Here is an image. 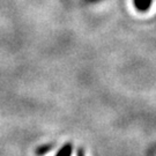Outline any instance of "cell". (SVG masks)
<instances>
[{
    "mask_svg": "<svg viewBox=\"0 0 156 156\" xmlns=\"http://www.w3.org/2000/svg\"><path fill=\"white\" fill-rule=\"evenodd\" d=\"M71 154H72V145L67 144V145H65L62 149L59 151V153L57 154V156H71Z\"/></svg>",
    "mask_w": 156,
    "mask_h": 156,
    "instance_id": "7a4b0ae2",
    "label": "cell"
},
{
    "mask_svg": "<svg viewBox=\"0 0 156 156\" xmlns=\"http://www.w3.org/2000/svg\"><path fill=\"white\" fill-rule=\"evenodd\" d=\"M134 4H135L138 9L145 12L151 7V0H134Z\"/></svg>",
    "mask_w": 156,
    "mask_h": 156,
    "instance_id": "6da1fadb",
    "label": "cell"
},
{
    "mask_svg": "<svg viewBox=\"0 0 156 156\" xmlns=\"http://www.w3.org/2000/svg\"><path fill=\"white\" fill-rule=\"evenodd\" d=\"M78 156H83V154H82V151H79V153H78Z\"/></svg>",
    "mask_w": 156,
    "mask_h": 156,
    "instance_id": "3957f363",
    "label": "cell"
}]
</instances>
